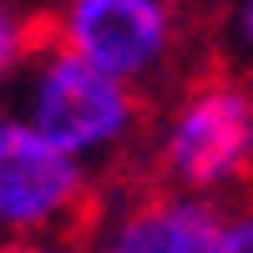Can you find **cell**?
<instances>
[{
    "instance_id": "10",
    "label": "cell",
    "mask_w": 253,
    "mask_h": 253,
    "mask_svg": "<svg viewBox=\"0 0 253 253\" xmlns=\"http://www.w3.org/2000/svg\"><path fill=\"white\" fill-rule=\"evenodd\" d=\"M193 5H198V0H193ZM208 5H213V0H208Z\"/></svg>"
},
{
    "instance_id": "6",
    "label": "cell",
    "mask_w": 253,
    "mask_h": 253,
    "mask_svg": "<svg viewBox=\"0 0 253 253\" xmlns=\"http://www.w3.org/2000/svg\"><path fill=\"white\" fill-rule=\"evenodd\" d=\"M208 46L223 71L253 81V0H213L208 5Z\"/></svg>"
},
{
    "instance_id": "7",
    "label": "cell",
    "mask_w": 253,
    "mask_h": 253,
    "mask_svg": "<svg viewBox=\"0 0 253 253\" xmlns=\"http://www.w3.org/2000/svg\"><path fill=\"white\" fill-rule=\"evenodd\" d=\"M41 41H46V26L26 0H0V107L10 101L15 76L26 71V61Z\"/></svg>"
},
{
    "instance_id": "1",
    "label": "cell",
    "mask_w": 253,
    "mask_h": 253,
    "mask_svg": "<svg viewBox=\"0 0 253 253\" xmlns=\"http://www.w3.org/2000/svg\"><path fill=\"white\" fill-rule=\"evenodd\" d=\"M147 182L233 208L253 193V81L198 66L152 107L142 147Z\"/></svg>"
},
{
    "instance_id": "3",
    "label": "cell",
    "mask_w": 253,
    "mask_h": 253,
    "mask_svg": "<svg viewBox=\"0 0 253 253\" xmlns=\"http://www.w3.org/2000/svg\"><path fill=\"white\" fill-rule=\"evenodd\" d=\"M41 26L46 41L142 91L147 101L167 96L198 71L193 0H46Z\"/></svg>"
},
{
    "instance_id": "8",
    "label": "cell",
    "mask_w": 253,
    "mask_h": 253,
    "mask_svg": "<svg viewBox=\"0 0 253 253\" xmlns=\"http://www.w3.org/2000/svg\"><path fill=\"white\" fill-rule=\"evenodd\" d=\"M0 253H96L91 233H56V238H15L0 243Z\"/></svg>"
},
{
    "instance_id": "5",
    "label": "cell",
    "mask_w": 253,
    "mask_h": 253,
    "mask_svg": "<svg viewBox=\"0 0 253 253\" xmlns=\"http://www.w3.org/2000/svg\"><path fill=\"white\" fill-rule=\"evenodd\" d=\"M223 223H228L223 203L142 182L101 198L86 233L96 253H218Z\"/></svg>"
},
{
    "instance_id": "4",
    "label": "cell",
    "mask_w": 253,
    "mask_h": 253,
    "mask_svg": "<svg viewBox=\"0 0 253 253\" xmlns=\"http://www.w3.org/2000/svg\"><path fill=\"white\" fill-rule=\"evenodd\" d=\"M101 208V177L61 152L51 137L0 107V243L86 233Z\"/></svg>"
},
{
    "instance_id": "2",
    "label": "cell",
    "mask_w": 253,
    "mask_h": 253,
    "mask_svg": "<svg viewBox=\"0 0 253 253\" xmlns=\"http://www.w3.org/2000/svg\"><path fill=\"white\" fill-rule=\"evenodd\" d=\"M10 107L96 177H117L132 157L142 162L152 132V101L142 91L86 66L56 41H41L31 51L26 71L10 86Z\"/></svg>"
},
{
    "instance_id": "9",
    "label": "cell",
    "mask_w": 253,
    "mask_h": 253,
    "mask_svg": "<svg viewBox=\"0 0 253 253\" xmlns=\"http://www.w3.org/2000/svg\"><path fill=\"white\" fill-rule=\"evenodd\" d=\"M218 253H253V198L228 208V223H223V248Z\"/></svg>"
}]
</instances>
